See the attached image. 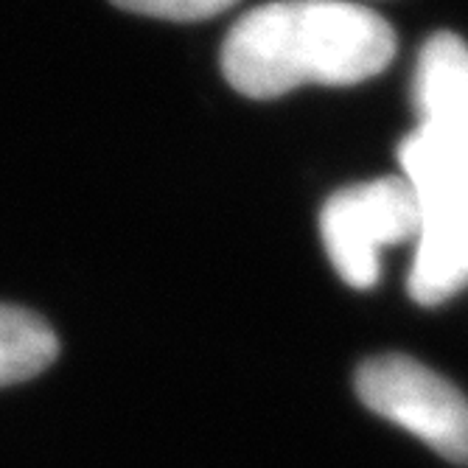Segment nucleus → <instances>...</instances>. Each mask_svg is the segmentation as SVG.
I'll return each instance as SVG.
<instances>
[{
  "instance_id": "obj_3",
  "label": "nucleus",
  "mask_w": 468,
  "mask_h": 468,
  "mask_svg": "<svg viewBox=\"0 0 468 468\" xmlns=\"http://www.w3.org/2000/svg\"><path fill=\"white\" fill-rule=\"evenodd\" d=\"M359 399L446 460L468 465V399L410 356L385 354L367 359L356 373Z\"/></svg>"
},
{
  "instance_id": "obj_5",
  "label": "nucleus",
  "mask_w": 468,
  "mask_h": 468,
  "mask_svg": "<svg viewBox=\"0 0 468 468\" xmlns=\"http://www.w3.org/2000/svg\"><path fill=\"white\" fill-rule=\"evenodd\" d=\"M418 130L468 160V46L454 34H435L415 68Z\"/></svg>"
},
{
  "instance_id": "obj_2",
  "label": "nucleus",
  "mask_w": 468,
  "mask_h": 468,
  "mask_svg": "<svg viewBox=\"0 0 468 468\" xmlns=\"http://www.w3.org/2000/svg\"><path fill=\"white\" fill-rule=\"evenodd\" d=\"M418 199V250L410 294L438 306L468 283V160L415 130L399 152Z\"/></svg>"
},
{
  "instance_id": "obj_1",
  "label": "nucleus",
  "mask_w": 468,
  "mask_h": 468,
  "mask_svg": "<svg viewBox=\"0 0 468 468\" xmlns=\"http://www.w3.org/2000/svg\"><path fill=\"white\" fill-rule=\"evenodd\" d=\"M396 57L385 17L348 0H275L228 34L222 70L250 99H275L301 84H356Z\"/></svg>"
},
{
  "instance_id": "obj_4",
  "label": "nucleus",
  "mask_w": 468,
  "mask_h": 468,
  "mask_svg": "<svg viewBox=\"0 0 468 468\" xmlns=\"http://www.w3.org/2000/svg\"><path fill=\"white\" fill-rule=\"evenodd\" d=\"M325 252L354 289L378 281L381 247L418 236V199L407 177H381L336 191L320 217Z\"/></svg>"
},
{
  "instance_id": "obj_6",
  "label": "nucleus",
  "mask_w": 468,
  "mask_h": 468,
  "mask_svg": "<svg viewBox=\"0 0 468 468\" xmlns=\"http://www.w3.org/2000/svg\"><path fill=\"white\" fill-rule=\"evenodd\" d=\"M59 354L54 328L28 309L0 303V388L46 370Z\"/></svg>"
},
{
  "instance_id": "obj_7",
  "label": "nucleus",
  "mask_w": 468,
  "mask_h": 468,
  "mask_svg": "<svg viewBox=\"0 0 468 468\" xmlns=\"http://www.w3.org/2000/svg\"><path fill=\"white\" fill-rule=\"evenodd\" d=\"M118 9L160 17V20H205L225 9H230L236 0H112Z\"/></svg>"
}]
</instances>
